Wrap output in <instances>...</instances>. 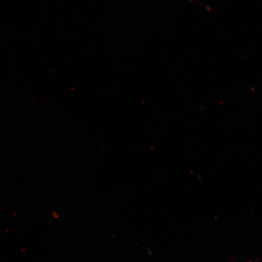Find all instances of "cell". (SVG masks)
Instances as JSON below:
<instances>
[]
</instances>
